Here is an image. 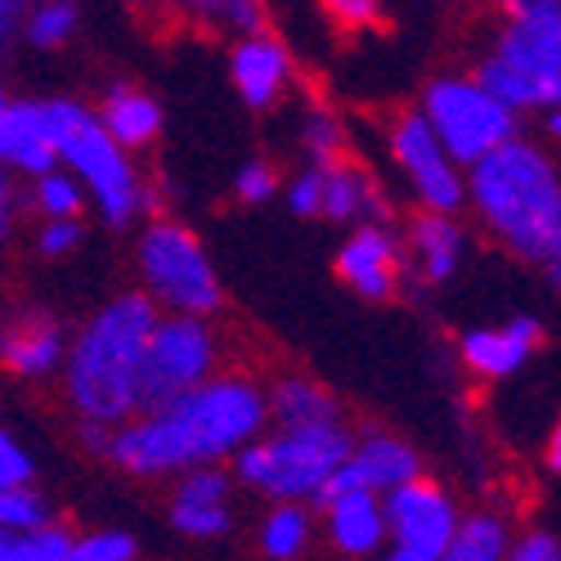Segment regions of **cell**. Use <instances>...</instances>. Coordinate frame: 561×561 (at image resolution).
I'll use <instances>...</instances> for the list:
<instances>
[{
    "label": "cell",
    "mask_w": 561,
    "mask_h": 561,
    "mask_svg": "<svg viewBox=\"0 0 561 561\" xmlns=\"http://www.w3.org/2000/svg\"><path fill=\"white\" fill-rule=\"evenodd\" d=\"M265 396L248 378H203L162 409L108 436V454L135 477L190 472L243 449L265 427Z\"/></svg>",
    "instance_id": "cell-1"
},
{
    "label": "cell",
    "mask_w": 561,
    "mask_h": 561,
    "mask_svg": "<svg viewBox=\"0 0 561 561\" xmlns=\"http://www.w3.org/2000/svg\"><path fill=\"white\" fill-rule=\"evenodd\" d=\"M472 203L485 225L517 252L561 278V184L557 167L530 139H503L481 162H472Z\"/></svg>",
    "instance_id": "cell-2"
},
{
    "label": "cell",
    "mask_w": 561,
    "mask_h": 561,
    "mask_svg": "<svg viewBox=\"0 0 561 561\" xmlns=\"http://www.w3.org/2000/svg\"><path fill=\"white\" fill-rule=\"evenodd\" d=\"M158 323L149 293H122L81 329L68 359V400L90 423H122L135 413L139 359Z\"/></svg>",
    "instance_id": "cell-3"
},
{
    "label": "cell",
    "mask_w": 561,
    "mask_h": 561,
    "mask_svg": "<svg viewBox=\"0 0 561 561\" xmlns=\"http://www.w3.org/2000/svg\"><path fill=\"white\" fill-rule=\"evenodd\" d=\"M36 126L45 135V145L81 171L90 194L100 198V211L108 216V225H130L139 216V207L149 203L145 184H139V175L130 171L126 149L113 145L108 130L100 126V117L85 104L45 100V104H36Z\"/></svg>",
    "instance_id": "cell-4"
},
{
    "label": "cell",
    "mask_w": 561,
    "mask_h": 561,
    "mask_svg": "<svg viewBox=\"0 0 561 561\" xmlns=\"http://www.w3.org/2000/svg\"><path fill=\"white\" fill-rule=\"evenodd\" d=\"M351 445H355V436L337 417H329V423H306V427H284L261 445L239 449V477L278 503L310 499L323 485V477L351 454Z\"/></svg>",
    "instance_id": "cell-5"
},
{
    "label": "cell",
    "mask_w": 561,
    "mask_h": 561,
    "mask_svg": "<svg viewBox=\"0 0 561 561\" xmlns=\"http://www.w3.org/2000/svg\"><path fill=\"white\" fill-rule=\"evenodd\" d=\"M423 117L449 162L472 167L517 135V113L467 77H436L423 95Z\"/></svg>",
    "instance_id": "cell-6"
},
{
    "label": "cell",
    "mask_w": 561,
    "mask_h": 561,
    "mask_svg": "<svg viewBox=\"0 0 561 561\" xmlns=\"http://www.w3.org/2000/svg\"><path fill=\"white\" fill-rule=\"evenodd\" d=\"M216 364V333L203 323V314H171L158 319L145 342V359H139V387H135V409L153 413L180 391L198 387Z\"/></svg>",
    "instance_id": "cell-7"
},
{
    "label": "cell",
    "mask_w": 561,
    "mask_h": 561,
    "mask_svg": "<svg viewBox=\"0 0 561 561\" xmlns=\"http://www.w3.org/2000/svg\"><path fill=\"white\" fill-rule=\"evenodd\" d=\"M139 270L153 297L175 306V314H211L220 306V278L194 239V229H184L175 220L149 225V233L139 239Z\"/></svg>",
    "instance_id": "cell-8"
},
{
    "label": "cell",
    "mask_w": 561,
    "mask_h": 561,
    "mask_svg": "<svg viewBox=\"0 0 561 561\" xmlns=\"http://www.w3.org/2000/svg\"><path fill=\"white\" fill-rule=\"evenodd\" d=\"M382 517L387 530H396V552L387 561H436L458 526V507L436 481L417 472L413 481L387 490Z\"/></svg>",
    "instance_id": "cell-9"
},
{
    "label": "cell",
    "mask_w": 561,
    "mask_h": 561,
    "mask_svg": "<svg viewBox=\"0 0 561 561\" xmlns=\"http://www.w3.org/2000/svg\"><path fill=\"white\" fill-rule=\"evenodd\" d=\"M391 153L404 167V175L413 180L417 198L432 211H458L467 198V184L458 180L454 162L445 158L440 139L432 135L423 113H400V122L391 126Z\"/></svg>",
    "instance_id": "cell-10"
},
{
    "label": "cell",
    "mask_w": 561,
    "mask_h": 561,
    "mask_svg": "<svg viewBox=\"0 0 561 561\" xmlns=\"http://www.w3.org/2000/svg\"><path fill=\"white\" fill-rule=\"evenodd\" d=\"M499 59L526 72L557 104L561 100V10L517 14L499 36Z\"/></svg>",
    "instance_id": "cell-11"
},
{
    "label": "cell",
    "mask_w": 561,
    "mask_h": 561,
    "mask_svg": "<svg viewBox=\"0 0 561 561\" xmlns=\"http://www.w3.org/2000/svg\"><path fill=\"white\" fill-rule=\"evenodd\" d=\"M337 274L364 301H391L400 288V248L382 225H359V233L342 243Z\"/></svg>",
    "instance_id": "cell-12"
},
{
    "label": "cell",
    "mask_w": 561,
    "mask_h": 561,
    "mask_svg": "<svg viewBox=\"0 0 561 561\" xmlns=\"http://www.w3.org/2000/svg\"><path fill=\"white\" fill-rule=\"evenodd\" d=\"M229 72H233V85H239L248 108H270L278 95H284L293 59L274 36L248 32L239 41V50H233V59H229Z\"/></svg>",
    "instance_id": "cell-13"
},
{
    "label": "cell",
    "mask_w": 561,
    "mask_h": 561,
    "mask_svg": "<svg viewBox=\"0 0 561 561\" xmlns=\"http://www.w3.org/2000/svg\"><path fill=\"white\" fill-rule=\"evenodd\" d=\"M64 359V329L50 314H19L0 329V364L14 378H45L55 364Z\"/></svg>",
    "instance_id": "cell-14"
},
{
    "label": "cell",
    "mask_w": 561,
    "mask_h": 561,
    "mask_svg": "<svg viewBox=\"0 0 561 561\" xmlns=\"http://www.w3.org/2000/svg\"><path fill=\"white\" fill-rule=\"evenodd\" d=\"M543 342V329H539V319H512L503 323V329H477V333H467L462 337V364L467 368H477L485 373V378H507V373H517L535 346Z\"/></svg>",
    "instance_id": "cell-15"
},
{
    "label": "cell",
    "mask_w": 561,
    "mask_h": 561,
    "mask_svg": "<svg viewBox=\"0 0 561 561\" xmlns=\"http://www.w3.org/2000/svg\"><path fill=\"white\" fill-rule=\"evenodd\" d=\"M323 507H329V539H333L346 557H368V552L382 548V539H387V517H382L378 490H346V494L329 499Z\"/></svg>",
    "instance_id": "cell-16"
},
{
    "label": "cell",
    "mask_w": 561,
    "mask_h": 561,
    "mask_svg": "<svg viewBox=\"0 0 561 561\" xmlns=\"http://www.w3.org/2000/svg\"><path fill=\"white\" fill-rule=\"evenodd\" d=\"M346 462L355 467L364 490H391V485H404V481H413L417 472H423L413 445H404L400 436H387V432H373L359 445H351Z\"/></svg>",
    "instance_id": "cell-17"
},
{
    "label": "cell",
    "mask_w": 561,
    "mask_h": 561,
    "mask_svg": "<svg viewBox=\"0 0 561 561\" xmlns=\"http://www.w3.org/2000/svg\"><path fill=\"white\" fill-rule=\"evenodd\" d=\"M382 198L373 190V180L359 162H351L346 153L323 162V203L319 216L329 220H364V216H382Z\"/></svg>",
    "instance_id": "cell-18"
},
{
    "label": "cell",
    "mask_w": 561,
    "mask_h": 561,
    "mask_svg": "<svg viewBox=\"0 0 561 561\" xmlns=\"http://www.w3.org/2000/svg\"><path fill=\"white\" fill-rule=\"evenodd\" d=\"M409 248H413L417 270H423L427 284H445L462 256V229L449 220V211L427 207L409 220Z\"/></svg>",
    "instance_id": "cell-19"
},
{
    "label": "cell",
    "mask_w": 561,
    "mask_h": 561,
    "mask_svg": "<svg viewBox=\"0 0 561 561\" xmlns=\"http://www.w3.org/2000/svg\"><path fill=\"white\" fill-rule=\"evenodd\" d=\"M100 126L108 130V139L117 149H145L158 139L162 130V108L145 95V90H130V85H113L104 95V117Z\"/></svg>",
    "instance_id": "cell-20"
},
{
    "label": "cell",
    "mask_w": 561,
    "mask_h": 561,
    "mask_svg": "<svg viewBox=\"0 0 561 561\" xmlns=\"http://www.w3.org/2000/svg\"><path fill=\"white\" fill-rule=\"evenodd\" d=\"M265 409L278 417V427H306V423H329L342 413L337 396L329 387H319L310 378H284L265 400Z\"/></svg>",
    "instance_id": "cell-21"
},
{
    "label": "cell",
    "mask_w": 561,
    "mask_h": 561,
    "mask_svg": "<svg viewBox=\"0 0 561 561\" xmlns=\"http://www.w3.org/2000/svg\"><path fill=\"white\" fill-rule=\"evenodd\" d=\"M503 557H507V522L494 517V512H477V517L454 526L436 561H503Z\"/></svg>",
    "instance_id": "cell-22"
},
{
    "label": "cell",
    "mask_w": 561,
    "mask_h": 561,
    "mask_svg": "<svg viewBox=\"0 0 561 561\" xmlns=\"http://www.w3.org/2000/svg\"><path fill=\"white\" fill-rule=\"evenodd\" d=\"M477 85L481 90H490V95L499 100V104H507L512 113H530V108H557L543 90L526 77V72H517L512 64H503L499 55L494 59H485L481 68H477Z\"/></svg>",
    "instance_id": "cell-23"
},
{
    "label": "cell",
    "mask_w": 561,
    "mask_h": 561,
    "mask_svg": "<svg viewBox=\"0 0 561 561\" xmlns=\"http://www.w3.org/2000/svg\"><path fill=\"white\" fill-rule=\"evenodd\" d=\"M310 543V512L301 507V499H288L278 503L265 526H261V548L270 561H297Z\"/></svg>",
    "instance_id": "cell-24"
},
{
    "label": "cell",
    "mask_w": 561,
    "mask_h": 561,
    "mask_svg": "<svg viewBox=\"0 0 561 561\" xmlns=\"http://www.w3.org/2000/svg\"><path fill=\"white\" fill-rule=\"evenodd\" d=\"M171 526L190 539H216L229 530V503H171Z\"/></svg>",
    "instance_id": "cell-25"
},
{
    "label": "cell",
    "mask_w": 561,
    "mask_h": 561,
    "mask_svg": "<svg viewBox=\"0 0 561 561\" xmlns=\"http://www.w3.org/2000/svg\"><path fill=\"white\" fill-rule=\"evenodd\" d=\"M77 32V5L72 0H45L27 19V36L36 45H64Z\"/></svg>",
    "instance_id": "cell-26"
},
{
    "label": "cell",
    "mask_w": 561,
    "mask_h": 561,
    "mask_svg": "<svg viewBox=\"0 0 561 561\" xmlns=\"http://www.w3.org/2000/svg\"><path fill=\"white\" fill-rule=\"evenodd\" d=\"M171 503H229V477L211 462L190 467V472H180Z\"/></svg>",
    "instance_id": "cell-27"
},
{
    "label": "cell",
    "mask_w": 561,
    "mask_h": 561,
    "mask_svg": "<svg viewBox=\"0 0 561 561\" xmlns=\"http://www.w3.org/2000/svg\"><path fill=\"white\" fill-rule=\"evenodd\" d=\"M36 207L50 216V220H77V211H81V190H77L68 175L45 171V175L36 180Z\"/></svg>",
    "instance_id": "cell-28"
},
{
    "label": "cell",
    "mask_w": 561,
    "mask_h": 561,
    "mask_svg": "<svg viewBox=\"0 0 561 561\" xmlns=\"http://www.w3.org/2000/svg\"><path fill=\"white\" fill-rule=\"evenodd\" d=\"M45 526V499L14 485V490H0V530H36Z\"/></svg>",
    "instance_id": "cell-29"
},
{
    "label": "cell",
    "mask_w": 561,
    "mask_h": 561,
    "mask_svg": "<svg viewBox=\"0 0 561 561\" xmlns=\"http://www.w3.org/2000/svg\"><path fill=\"white\" fill-rule=\"evenodd\" d=\"M68 561H135V539L126 530H100L90 539H72Z\"/></svg>",
    "instance_id": "cell-30"
},
{
    "label": "cell",
    "mask_w": 561,
    "mask_h": 561,
    "mask_svg": "<svg viewBox=\"0 0 561 561\" xmlns=\"http://www.w3.org/2000/svg\"><path fill=\"white\" fill-rule=\"evenodd\" d=\"M301 139H306L310 158H319V167L333 162V158H342V122H337L329 108H314V113L306 117Z\"/></svg>",
    "instance_id": "cell-31"
},
{
    "label": "cell",
    "mask_w": 561,
    "mask_h": 561,
    "mask_svg": "<svg viewBox=\"0 0 561 561\" xmlns=\"http://www.w3.org/2000/svg\"><path fill=\"white\" fill-rule=\"evenodd\" d=\"M323 5V14H329L342 32H364V27H373L378 23V0H319Z\"/></svg>",
    "instance_id": "cell-32"
},
{
    "label": "cell",
    "mask_w": 561,
    "mask_h": 561,
    "mask_svg": "<svg viewBox=\"0 0 561 561\" xmlns=\"http://www.w3.org/2000/svg\"><path fill=\"white\" fill-rule=\"evenodd\" d=\"M233 194H239L243 203H265L278 194V171L270 162H248L239 171V180H233Z\"/></svg>",
    "instance_id": "cell-33"
},
{
    "label": "cell",
    "mask_w": 561,
    "mask_h": 561,
    "mask_svg": "<svg viewBox=\"0 0 561 561\" xmlns=\"http://www.w3.org/2000/svg\"><path fill=\"white\" fill-rule=\"evenodd\" d=\"M32 481V458L23 454V445L0 427V490H14Z\"/></svg>",
    "instance_id": "cell-34"
},
{
    "label": "cell",
    "mask_w": 561,
    "mask_h": 561,
    "mask_svg": "<svg viewBox=\"0 0 561 561\" xmlns=\"http://www.w3.org/2000/svg\"><path fill=\"white\" fill-rule=\"evenodd\" d=\"M68 548H72V535L64 526H36V530H27V557L32 561H68Z\"/></svg>",
    "instance_id": "cell-35"
},
{
    "label": "cell",
    "mask_w": 561,
    "mask_h": 561,
    "mask_svg": "<svg viewBox=\"0 0 561 561\" xmlns=\"http://www.w3.org/2000/svg\"><path fill=\"white\" fill-rule=\"evenodd\" d=\"M319 203H323V167H310L288 184V207L297 216H319Z\"/></svg>",
    "instance_id": "cell-36"
},
{
    "label": "cell",
    "mask_w": 561,
    "mask_h": 561,
    "mask_svg": "<svg viewBox=\"0 0 561 561\" xmlns=\"http://www.w3.org/2000/svg\"><path fill=\"white\" fill-rule=\"evenodd\" d=\"M503 561H561V548L548 530H530L522 543H507V557Z\"/></svg>",
    "instance_id": "cell-37"
},
{
    "label": "cell",
    "mask_w": 561,
    "mask_h": 561,
    "mask_svg": "<svg viewBox=\"0 0 561 561\" xmlns=\"http://www.w3.org/2000/svg\"><path fill=\"white\" fill-rule=\"evenodd\" d=\"M81 243V229H77V220H50L41 229V252L45 256H64V252H72Z\"/></svg>",
    "instance_id": "cell-38"
},
{
    "label": "cell",
    "mask_w": 561,
    "mask_h": 561,
    "mask_svg": "<svg viewBox=\"0 0 561 561\" xmlns=\"http://www.w3.org/2000/svg\"><path fill=\"white\" fill-rule=\"evenodd\" d=\"M0 561H32L27 557V530H0Z\"/></svg>",
    "instance_id": "cell-39"
},
{
    "label": "cell",
    "mask_w": 561,
    "mask_h": 561,
    "mask_svg": "<svg viewBox=\"0 0 561 561\" xmlns=\"http://www.w3.org/2000/svg\"><path fill=\"white\" fill-rule=\"evenodd\" d=\"M10 220H14V190H10V175L0 171V243L10 233Z\"/></svg>",
    "instance_id": "cell-40"
},
{
    "label": "cell",
    "mask_w": 561,
    "mask_h": 561,
    "mask_svg": "<svg viewBox=\"0 0 561 561\" xmlns=\"http://www.w3.org/2000/svg\"><path fill=\"white\" fill-rule=\"evenodd\" d=\"M507 14L517 19V14H543V10H561V0H503Z\"/></svg>",
    "instance_id": "cell-41"
},
{
    "label": "cell",
    "mask_w": 561,
    "mask_h": 561,
    "mask_svg": "<svg viewBox=\"0 0 561 561\" xmlns=\"http://www.w3.org/2000/svg\"><path fill=\"white\" fill-rule=\"evenodd\" d=\"M23 10V0H0V41L10 36V27H14V14Z\"/></svg>",
    "instance_id": "cell-42"
},
{
    "label": "cell",
    "mask_w": 561,
    "mask_h": 561,
    "mask_svg": "<svg viewBox=\"0 0 561 561\" xmlns=\"http://www.w3.org/2000/svg\"><path fill=\"white\" fill-rule=\"evenodd\" d=\"M557 467H561V432L552 427L548 432V472H557Z\"/></svg>",
    "instance_id": "cell-43"
},
{
    "label": "cell",
    "mask_w": 561,
    "mask_h": 561,
    "mask_svg": "<svg viewBox=\"0 0 561 561\" xmlns=\"http://www.w3.org/2000/svg\"><path fill=\"white\" fill-rule=\"evenodd\" d=\"M5 104H10V100H5V95H0V113H5Z\"/></svg>",
    "instance_id": "cell-44"
}]
</instances>
